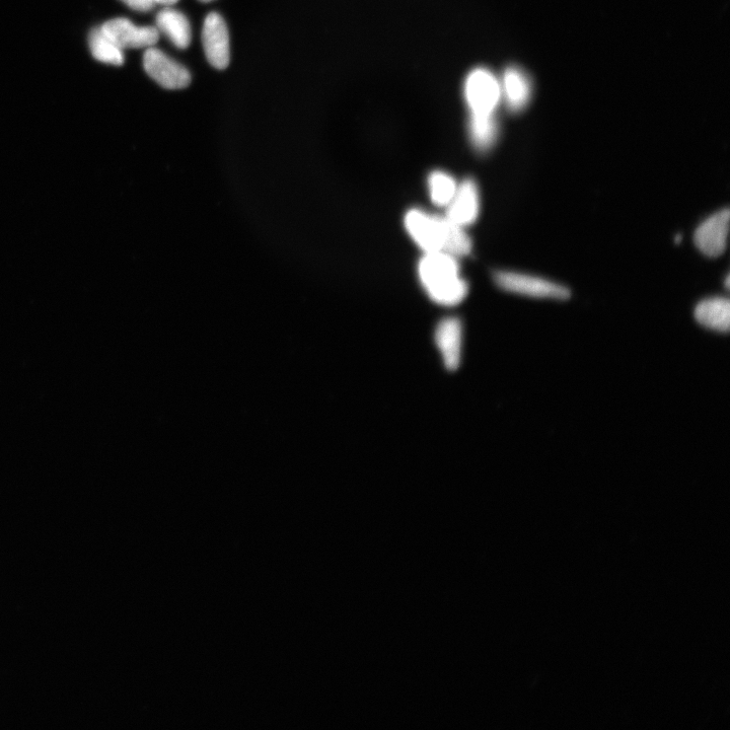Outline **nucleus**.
Segmentation results:
<instances>
[{"label":"nucleus","mask_w":730,"mask_h":730,"mask_svg":"<svg viewBox=\"0 0 730 730\" xmlns=\"http://www.w3.org/2000/svg\"><path fill=\"white\" fill-rule=\"evenodd\" d=\"M418 275L429 299L437 305L455 307L468 295L469 285L460 275L457 258L445 252L424 253Z\"/></svg>","instance_id":"nucleus-1"},{"label":"nucleus","mask_w":730,"mask_h":730,"mask_svg":"<svg viewBox=\"0 0 730 730\" xmlns=\"http://www.w3.org/2000/svg\"><path fill=\"white\" fill-rule=\"evenodd\" d=\"M464 96L470 116H493L501 101L500 83L490 70L476 68L465 81Z\"/></svg>","instance_id":"nucleus-2"},{"label":"nucleus","mask_w":730,"mask_h":730,"mask_svg":"<svg viewBox=\"0 0 730 730\" xmlns=\"http://www.w3.org/2000/svg\"><path fill=\"white\" fill-rule=\"evenodd\" d=\"M496 284L503 290L521 296L567 300L570 290L549 280L510 271H498L494 274Z\"/></svg>","instance_id":"nucleus-3"},{"label":"nucleus","mask_w":730,"mask_h":730,"mask_svg":"<svg viewBox=\"0 0 730 730\" xmlns=\"http://www.w3.org/2000/svg\"><path fill=\"white\" fill-rule=\"evenodd\" d=\"M143 66L148 75L167 90H182L190 86L187 68L158 48H148L143 55Z\"/></svg>","instance_id":"nucleus-4"},{"label":"nucleus","mask_w":730,"mask_h":730,"mask_svg":"<svg viewBox=\"0 0 730 730\" xmlns=\"http://www.w3.org/2000/svg\"><path fill=\"white\" fill-rule=\"evenodd\" d=\"M405 227L424 253L443 252L444 216L431 215L414 208L406 213Z\"/></svg>","instance_id":"nucleus-5"},{"label":"nucleus","mask_w":730,"mask_h":730,"mask_svg":"<svg viewBox=\"0 0 730 730\" xmlns=\"http://www.w3.org/2000/svg\"><path fill=\"white\" fill-rule=\"evenodd\" d=\"M202 44L206 58L216 69H226L230 64V35L221 15L209 14L203 25Z\"/></svg>","instance_id":"nucleus-6"},{"label":"nucleus","mask_w":730,"mask_h":730,"mask_svg":"<svg viewBox=\"0 0 730 730\" xmlns=\"http://www.w3.org/2000/svg\"><path fill=\"white\" fill-rule=\"evenodd\" d=\"M101 28L122 50L151 48L158 43L161 34L157 27H137L123 18L111 20Z\"/></svg>","instance_id":"nucleus-7"},{"label":"nucleus","mask_w":730,"mask_h":730,"mask_svg":"<svg viewBox=\"0 0 730 730\" xmlns=\"http://www.w3.org/2000/svg\"><path fill=\"white\" fill-rule=\"evenodd\" d=\"M445 215L452 223L466 228L477 221L480 212V194L475 180H464L456 191Z\"/></svg>","instance_id":"nucleus-8"},{"label":"nucleus","mask_w":730,"mask_h":730,"mask_svg":"<svg viewBox=\"0 0 730 730\" xmlns=\"http://www.w3.org/2000/svg\"><path fill=\"white\" fill-rule=\"evenodd\" d=\"M729 227V210H721L708 219L698 228L695 234V243L702 253L709 257L721 255L727 245Z\"/></svg>","instance_id":"nucleus-9"},{"label":"nucleus","mask_w":730,"mask_h":730,"mask_svg":"<svg viewBox=\"0 0 730 730\" xmlns=\"http://www.w3.org/2000/svg\"><path fill=\"white\" fill-rule=\"evenodd\" d=\"M434 341L440 350L444 364L450 371H456L461 364L463 350V326L457 318H447L438 324Z\"/></svg>","instance_id":"nucleus-10"},{"label":"nucleus","mask_w":730,"mask_h":730,"mask_svg":"<svg viewBox=\"0 0 730 730\" xmlns=\"http://www.w3.org/2000/svg\"><path fill=\"white\" fill-rule=\"evenodd\" d=\"M499 83L501 100L510 112L518 113L528 106L532 97V84L525 71L510 66L505 69Z\"/></svg>","instance_id":"nucleus-11"},{"label":"nucleus","mask_w":730,"mask_h":730,"mask_svg":"<svg viewBox=\"0 0 730 730\" xmlns=\"http://www.w3.org/2000/svg\"><path fill=\"white\" fill-rule=\"evenodd\" d=\"M157 29L163 33L177 48L187 49L192 40L191 25L181 12L167 8L156 18Z\"/></svg>","instance_id":"nucleus-12"},{"label":"nucleus","mask_w":730,"mask_h":730,"mask_svg":"<svg viewBox=\"0 0 730 730\" xmlns=\"http://www.w3.org/2000/svg\"><path fill=\"white\" fill-rule=\"evenodd\" d=\"M696 320L703 326L727 333L730 325V304L727 299L714 298L703 301L695 310Z\"/></svg>","instance_id":"nucleus-13"},{"label":"nucleus","mask_w":730,"mask_h":730,"mask_svg":"<svg viewBox=\"0 0 730 730\" xmlns=\"http://www.w3.org/2000/svg\"><path fill=\"white\" fill-rule=\"evenodd\" d=\"M499 127L495 115L470 116L469 134L471 142L479 153L491 150L498 138Z\"/></svg>","instance_id":"nucleus-14"},{"label":"nucleus","mask_w":730,"mask_h":730,"mask_svg":"<svg viewBox=\"0 0 730 730\" xmlns=\"http://www.w3.org/2000/svg\"><path fill=\"white\" fill-rule=\"evenodd\" d=\"M89 45L93 56L98 61L116 66L123 65L125 60L123 50L107 36L102 28H95L91 31Z\"/></svg>","instance_id":"nucleus-15"},{"label":"nucleus","mask_w":730,"mask_h":730,"mask_svg":"<svg viewBox=\"0 0 730 730\" xmlns=\"http://www.w3.org/2000/svg\"><path fill=\"white\" fill-rule=\"evenodd\" d=\"M472 241L462 228L444 216L443 252L455 257H464L471 253Z\"/></svg>","instance_id":"nucleus-16"},{"label":"nucleus","mask_w":730,"mask_h":730,"mask_svg":"<svg viewBox=\"0 0 730 730\" xmlns=\"http://www.w3.org/2000/svg\"><path fill=\"white\" fill-rule=\"evenodd\" d=\"M428 187L433 204L447 207L458 189L455 179L446 172L435 171L429 175Z\"/></svg>","instance_id":"nucleus-17"},{"label":"nucleus","mask_w":730,"mask_h":730,"mask_svg":"<svg viewBox=\"0 0 730 730\" xmlns=\"http://www.w3.org/2000/svg\"><path fill=\"white\" fill-rule=\"evenodd\" d=\"M128 8L141 12H151L158 5L156 0H121Z\"/></svg>","instance_id":"nucleus-18"},{"label":"nucleus","mask_w":730,"mask_h":730,"mask_svg":"<svg viewBox=\"0 0 730 730\" xmlns=\"http://www.w3.org/2000/svg\"><path fill=\"white\" fill-rule=\"evenodd\" d=\"M179 2V0H156V3L159 5H164L167 7H171L176 5Z\"/></svg>","instance_id":"nucleus-19"},{"label":"nucleus","mask_w":730,"mask_h":730,"mask_svg":"<svg viewBox=\"0 0 730 730\" xmlns=\"http://www.w3.org/2000/svg\"><path fill=\"white\" fill-rule=\"evenodd\" d=\"M199 2L206 4L213 2V0H199Z\"/></svg>","instance_id":"nucleus-20"}]
</instances>
